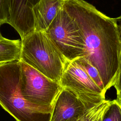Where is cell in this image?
Listing matches in <instances>:
<instances>
[{"mask_svg": "<svg viewBox=\"0 0 121 121\" xmlns=\"http://www.w3.org/2000/svg\"><path fill=\"white\" fill-rule=\"evenodd\" d=\"M21 40L19 60L59 83L67 60L45 32L34 31Z\"/></svg>", "mask_w": 121, "mask_h": 121, "instance_id": "obj_2", "label": "cell"}, {"mask_svg": "<svg viewBox=\"0 0 121 121\" xmlns=\"http://www.w3.org/2000/svg\"></svg>", "mask_w": 121, "mask_h": 121, "instance_id": "obj_18", "label": "cell"}, {"mask_svg": "<svg viewBox=\"0 0 121 121\" xmlns=\"http://www.w3.org/2000/svg\"><path fill=\"white\" fill-rule=\"evenodd\" d=\"M19 86L25 100L41 111L52 114L56 99L62 87L59 82L49 78L21 60Z\"/></svg>", "mask_w": 121, "mask_h": 121, "instance_id": "obj_4", "label": "cell"}, {"mask_svg": "<svg viewBox=\"0 0 121 121\" xmlns=\"http://www.w3.org/2000/svg\"><path fill=\"white\" fill-rule=\"evenodd\" d=\"M21 40L4 38L0 40V64L20 60Z\"/></svg>", "mask_w": 121, "mask_h": 121, "instance_id": "obj_10", "label": "cell"}, {"mask_svg": "<svg viewBox=\"0 0 121 121\" xmlns=\"http://www.w3.org/2000/svg\"><path fill=\"white\" fill-rule=\"evenodd\" d=\"M114 20L118 29L120 39L121 40V15L116 18H114Z\"/></svg>", "mask_w": 121, "mask_h": 121, "instance_id": "obj_16", "label": "cell"}, {"mask_svg": "<svg viewBox=\"0 0 121 121\" xmlns=\"http://www.w3.org/2000/svg\"><path fill=\"white\" fill-rule=\"evenodd\" d=\"M40 0H9L8 24L16 30L21 39L35 30L33 9Z\"/></svg>", "mask_w": 121, "mask_h": 121, "instance_id": "obj_8", "label": "cell"}, {"mask_svg": "<svg viewBox=\"0 0 121 121\" xmlns=\"http://www.w3.org/2000/svg\"><path fill=\"white\" fill-rule=\"evenodd\" d=\"M63 8L78 26L85 43L83 57L98 70L106 92L115 84L121 56L114 18L84 0H65Z\"/></svg>", "mask_w": 121, "mask_h": 121, "instance_id": "obj_1", "label": "cell"}, {"mask_svg": "<svg viewBox=\"0 0 121 121\" xmlns=\"http://www.w3.org/2000/svg\"><path fill=\"white\" fill-rule=\"evenodd\" d=\"M59 83L89 107L105 99L106 93L89 77L79 58L67 61Z\"/></svg>", "mask_w": 121, "mask_h": 121, "instance_id": "obj_6", "label": "cell"}, {"mask_svg": "<svg viewBox=\"0 0 121 121\" xmlns=\"http://www.w3.org/2000/svg\"><path fill=\"white\" fill-rule=\"evenodd\" d=\"M65 0H40L34 7V31H45L63 7Z\"/></svg>", "mask_w": 121, "mask_h": 121, "instance_id": "obj_9", "label": "cell"}, {"mask_svg": "<svg viewBox=\"0 0 121 121\" xmlns=\"http://www.w3.org/2000/svg\"><path fill=\"white\" fill-rule=\"evenodd\" d=\"M79 60L89 77L103 90L106 93L104 90L102 80L98 70L88 60L83 57L79 58Z\"/></svg>", "mask_w": 121, "mask_h": 121, "instance_id": "obj_13", "label": "cell"}, {"mask_svg": "<svg viewBox=\"0 0 121 121\" xmlns=\"http://www.w3.org/2000/svg\"><path fill=\"white\" fill-rule=\"evenodd\" d=\"M89 108L73 93L62 87L55 101L50 121H77Z\"/></svg>", "mask_w": 121, "mask_h": 121, "instance_id": "obj_7", "label": "cell"}, {"mask_svg": "<svg viewBox=\"0 0 121 121\" xmlns=\"http://www.w3.org/2000/svg\"><path fill=\"white\" fill-rule=\"evenodd\" d=\"M113 86L116 90L117 99L121 101V56L117 78Z\"/></svg>", "mask_w": 121, "mask_h": 121, "instance_id": "obj_15", "label": "cell"}, {"mask_svg": "<svg viewBox=\"0 0 121 121\" xmlns=\"http://www.w3.org/2000/svg\"><path fill=\"white\" fill-rule=\"evenodd\" d=\"M44 32L67 60L83 56L85 43L81 31L63 7Z\"/></svg>", "mask_w": 121, "mask_h": 121, "instance_id": "obj_5", "label": "cell"}, {"mask_svg": "<svg viewBox=\"0 0 121 121\" xmlns=\"http://www.w3.org/2000/svg\"><path fill=\"white\" fill-rule=\"evenodd\" d=\"M9 16V0H0V26L8 24Z\"/></svg>", "mask_w": 121, "mask_h": 121, "instance_id": "obj_14", "label": "cell"}, {"mask_svg": "<svg viewBox=\"0 0 121 121\" xmlns=\"http://www.w3.org/2000/svg\"><path fill=\"white\" fill-rule=\"evenodd\" d=\"M111 101L105 99L88 108L77 121H102L103 115Z\"/></svg>", "mask_w": 121, "mask_h": 121, "instance_id": "obj_11", "label": "cell"}, {"mask_svg": "<svg viewBox=\"0 0 121 121\" xmlns=\"http://www.w3.org/2000/svg\"><path fill=\"white\" fill-rule=\"evenodd\" d=\"M18 61L0 64V105L17 121H50L51 114L29 103L19 86Z\"/></svg>", "mask_w": 121, "mask_h": 121, "instance_id": "obj_3", "label": "cell"}, {"mask_svg": "<svg viewBox=\"0 0 121 121\" xmlns=\"http://www.w3.org/2000/svg\"><path fill=\"white\" fill-rule=\"evenodd\" d=\"M102 121H121V101L117 99L112 100L105 111Z\"/></svg>", "mask_w": 121, "mask_h": 121, "instance_id": "obj_12", "label": "cell"}, {"mask_svg": "<svg viewBox=\"0 0 121 121\" xmlns=\"http://www.w3.org/2000/svg\"><path fill=\"white\" fill-rule=\"evenodd\" d=\"M4 37L2 35H1V33H0V40H2V39H4Z\"/></svg>", "mask_w": 121, "mask_h": 121, "instance_id": "obj_17", "label": "cell"}]
</instances>
